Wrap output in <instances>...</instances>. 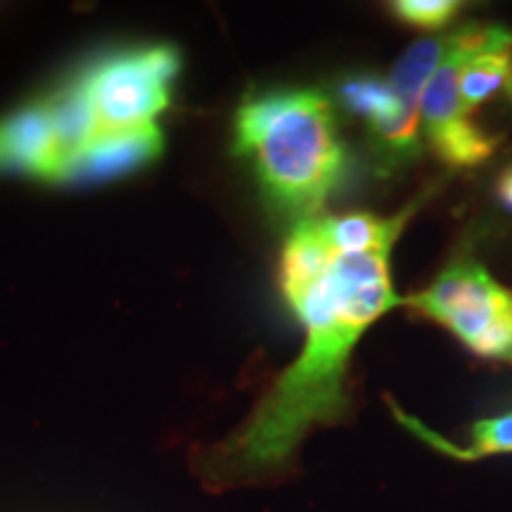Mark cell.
Returning <instances> with one entry per match:
<instances>
[{
    "mask_svg": "<svg viewBox=\"0 0 512 512\" xmlns=\"http://www.w3.org/2000/svg\"><path fill=\"white\" fill-rule=\"evenodd\" d=\"M389 256V247L337 249L323 216L294 223L280 256V290L302 320L304 349L240 427L192 453L190 467L202 486L228 491L275 482L316 427L335 425L347 413V368L358 339L403 304L389 275Z\"/></svg>",
    "mask_w": 512,
    "mask_h": 512,
    "instance_id": "cell-1",
    "label": "cell"
},
{
    "mask_svg": "<svg viewBox=\"0 0 512 512\" xmlns=\"http://www.w3.org/2000/svg\"><path fill=\"white\" fill-rule=\"evenodd\" d=\"M233 147L275 211L297 223L318 216L347 169L330 100L309 88L249 95L235 114Z\"/></svg>",
    "mask_w": 512,
    "mask_h": 512,
    "instance_id": "cell-2",
    "label": "cell"
},
{
    "mask_svg": "<svg viewBox=\"0 0 512 512\" xmlns=\"http://www.w3.org/2000/svg\"><path fill=\"white\" fill-rule=\"evenodd\" d=\"M181 72L174 46H133L91 57L69 76L105 138L157 128Z\"/></svg>",
    "mask_w": 512,
    "mask_h": 512,
    "instance_id": "cell-3",
    "label": "cell"
},
{
    "mask_svg": "<svg viewBox=\"0 0 512 512\" xmlns=\"http://www.w3.org/2000/svg\"><path fill=\"white\" fill-rule=\"evenodd\" d=\"M403 304L444 325L477 356L512 361V292L484 266L472 261L448 266L427 290Z\"/></svg>",
    "mask_w": 512,
    "mask_h": 512,
    "instance_id": "cell-4",
    "label": "cell"
},
{
    "mask_svg": "<svg viewBox=\"0 0 512 512\" xmlns=\"http://www.w3.org/2000/svg\"><path fill=\"white\" fill-rule=\"evenodd\" d=\"M164 150L162 128H147V131L112 136L95 143L91 150L83 152L74 164L69 183H100L117 181L131 176L143 166L159 159Z\"/></svg>",
    "mask_w": 512,
    "mask_h": 512,
    "instance_id": "cell-5",
    "label": "cell"
},
{
    "mask_svg": "<svg viewBox=\"0 0 512 512\" xmlns=\"http://www.w3.org/2000/svg\"><path fill=\"white\" fill-rule=\"evenodd\" d=\"M453 46V34L425 38L411 46L396 62L389 86L396 93L401 102V112L406 124L413 128H420V105L422 93H425L427 83H430L432 74L437 72L439 64L444 62L448 50Z\"/></svg>",
    "mask_w": 512,
    "mask_h": 512,
    "instance_id": "cell-6",
    "label": "cell"
},
{
    "mask_svg": "<svg viewBox=\"0 0 512 512\" xmlns=\"http://www.w3.org/2000/svg\"><path fill=\"white\" fill-rule=\"evenodd\" d=\"M394 413L403 420V425H408L413 432H418L427 444H432L434 448H439V451H444L448 456L458 460H479V458L505 456V453H512V413L479 420L477 425L472 427V444L467 448H456L446 444L439 434L427 432L418 420L406 418L401 411H394Z\"/></svg>",
    "mask_w": 512,
    "mask_h": 512,
    "instance_id": "cell-7",
    "label": "cell"
},
{
    "mask_svg": "<svg viewBox=\"0 0 512 512\" xmlns=\"http://www.w3.org/2000/svg\"><path fill=\"white\" fill-rule=\"evenodd\" d=\"M512 74V50L472 57L460 76V107L470 117L475 107L505 86Z\"/></svg>",
    "mask_w": 512,
    "mask_h": 512,
    "instance_id": "cell-8",
    "label": "cell"
},
{
    "mask_svg": "<svg viewBox=\"0 0 512 512\" xmlns=\"http://www.w3.org/2000/svg\"><path fill=\"white\" fill-rule=\"evenodd\" d=\"M389 8H392V15L408 27L437 31L458 15L463 3L458 0H396Z\"/></svg>",
    "mask_w": 512,
    "mask_h": 512,
    "instance_id": "cell-9",
    "label": "cell"
},
{
    "mask_svg": "<svg viewBox=\"0 0 512 512\" xmlns=\"http://www.w3.org/2000/svg\"><path fill=\"white\" fill-rule=\"evenodd\" d=\"M496 192H498V200H501L503 207L512 211V166H508V169L501 174V178H498Z\"/></svg>",
    "mask_w": 512,
    "mask_h": 512,
    "instance_id": "cell-10",
    "label": "cell"
},
{
    "mask_svg": "<svg viewBox=\"0 0 512 512\" xmlns=\"http://www.w3.org/2000/svg\"><path fill=\"white\" fill-rule=\"evenodd\" d=\"M508 95L512 98V74H510V79H508Z\"/></svg>",
    "mask_w": 512,
    "mask_h": 512,
    "instance_id": "cell-11",
    "label": "cell"
}]
</instances>
